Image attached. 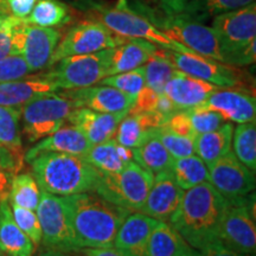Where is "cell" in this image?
<instances>
[{
    "instance_id": "1",
    "label": "cell",
    "mask_w": 256,
    "mask_h": 256,
    "mask_svg": "<svg viewBox=\"0 0 256 256\" xmlns=\"http://www.w3.org/2000/svg\"><path fill=\"white\" fill-rule=\"evenodd\" d=\"M226 206L228 200L206 182L184 191L170 224L192 249L200 250L220 243V223Z\"/></svg>"
},
{
    "instance_id": "2",
    "label": "cell",
    "mask_w": 256,
    "mask_h": 256,
    "mask_svg": "<svg viewBox=\"0 0 256 256\" xmlns=\"http://www.w3.org/2000/svg\"><path fill=\"white\" fill-rule=\"evenodd\" d=\"M78 249L113 247L115 235L130 211L98 194L83 192L62 197Z\"/></svg>"
},
{
    "instance_id": "3",
    "label": "cell",
    "mask_w": 256,
    "mask_h": 256,
    "mask_svg": "<svg viewBox=\"0 0 256 256\" xmlns=\"http://www.w3.org/2000/svg\"><path fill=\"white\" fill-rule=\"evenodd\" d=\"M28 164L40 190L55 196L94 191L100 177V171L80 156L46 152L34 156Z\"/></svg>"
},
{
    "instance_id": "4",
    "label": "cell",
    "mask_w": 256,
    "mask_h": 256,
    "mask_svg": "<svg viewBox=\"0 0 256 256\" xmlns=\"http://www.w3.org/2000/svg\"><path fill=\"white\" fill-rule=\"evenodd\" d=\"M75 6L83 11L92 20L104 24L116 34L126 38H142L154 46L178 51V52L196 54L162 34L148 19L134 10H119L115 6H110L98 0H78Z\"/></svg>"
},
{
    "instance_id": "5",
    "label": "cell",
    "mask_w": 256,
    "mask_h": 256,
    "mask_svg": "<svg viewBox=\"0 0 256 256\" xmlns=\"http://www.w3.org/2000/svg\"><path fill=\"white\" fill-rule=\"evenodd\" d=\"M134 11L148 19L162 34L198 55L224 63V57L212 28L179 14H159L148 6L134 2Z\"/></svg>"
},
{
    "instance_id": "6",
    "label": "cell",
    "mask_w": 256,
    "mask_h": 256,
    "mask_svg": "<svg viewBox=\"0 0 256 256\" xmlns=\"http://www.w3.org/2000/svg\"><path fill=\"white\" fill-rule=\"evenodd\" d=\"M153 178L152 172L132 160L119 172H100L94 191L114 206L130 211H140L152 186Z\"/></svg>"
},
{
    "instance_id": "7",
    "label": "cell",
    "mask_w": 256,
    "mask_h": 256,
    "mask_svg": "<svg viewBox=\"0 0 256 256\" xmlns=\"http://www.w3.org/2000/svg\"><path fill=\"white\" fill-rule=\"evenodd\" d=\"M74 110L76 106L63 92H48L28 101L20 108L23 133L28 142H38L56 132L68 121Z\"/></svg>"
},
{
    "instance_id": "8",
    "label": "cell",
    "mask_w": 256,
    "mask_h": 256,
    "mask_svg": "<svg viewBox=\"0 0 256 256\" xmlns=\"http://www.w3.org/2000/svg\"><path fill=\"white\" fill-rule=\"evenodd\" d=\"M110 56L112 48L87 55L66 57L44 76L55 83L58 89L90 87L110 76Z\"/></svg>"
},
{
    "instance_id": "9",
    "label": "cell",
    "mask_w": 256,
    "mask_h": 256,
    "mask_svg": "<svg viewBox=\"0 0 256 256\" xmlns=\"http://www.w3.org/2000/svg\"><path fill=\"white\" fill-rule=\"evenodd\" d=\"M126 40V37L116 34L98 22H81L70 28L63 38H60L50 60L49 68L66 57L87 55L110 49L122 44Z\"/></svg>"
},
{
    "instance_id": "10",
    "label": "cell",
    "mask_w": 256,
    "mask_h": 256,
    "mask_svg": "<svg viewBox=\"0 0 256 256\" xmlns=\"http://www.w3.org/2000/svg\"><path fill=\"white\" fill-rule=\"evenodd\" d=\"M252 194L254 192L241 200H228L220 223V240L232 250L255 255V200H252Z\"/></svg>"
},
{
    "instance_id": "11",
    "label": "cell",
    "mask_w": 256,
    "mask_h": 256,
    "mask_svg": "<svg viewBox=\"0 0 256 256\" xmlns=\"http://www.w3.org/2000/svg\"><path fill=\"white\" fill-rule=\"evenodd\" d=\"M62 34L54 28H43L28 24L24 19L14 31V55H20L31 72L49 68L57 44Z\"/></svg>"
},
{
    "instance_id": "12",
    "label": "cell",
    "mask_w": 256,
    "mask_h": 256,
    "mask_svg": "<svg viewBox=\"0 0 256 256\" xmlns=\"http://www.w3.org/2000/svg\"><path fill=\"white\" fill-rule=\"evenodd\" d=\"M36 214L42 229L40 243L44 247L62 252H78L62 197L42 191Z\"/></svg>"
},
{
    "instance_id": "13",
    "label": "cell",
    "mask_w": 256,
    "mask_h": 256,
    "mask_svg": "<svg viewBox=\"0 0 256 256\" xmlns=\"http://www.w3.org/2000/svg\"><path fill=\"white\" fill-rule=\"evenodd\" d=\"M162 50L166 58L176 68L194 78L212 83L220 88L235 89L244 84L243 74L236 66L208 58L198 54L178 52L162 48Z\"/></svg>"
},
{
    "instance_id": "14",
    "label": "cell",
    "mask_w": 256,
    "mask_h": 256,
    "mask_svg": "<svg viewBox=\"0 0 256 256\" xmlns=\"http://www.w3.org/2000/svg\"><path fill=\"white\" fill-rule=\"evenodd\" d=\"M215 32L223 57L241 49L256 37V4L223 12L212 18Z\"/></svg>"
},
{
    "instance_id": "15",
    "label": "cell",
    "mask_w": 256,
    "mask_h": 256,
    "mask_svg": "<svg viewBox=\"0 0 256 256\" xmlns=\"http://www.w3.org/2000/svg\"><path fill=\"white\" fill-rule=\"evenodd\" d=\"M209 183L226 200L247 197L255 190V172L249 170L230 151L208 166Z\"/></svg>"
},
{
    "instance_id": "16",
    "label": "cell",
    "mask_w": 256,
    "mask_h": 256,
    "mask_svg": "<svg viewBox=\"0 0 256 256\" xmlns=\"http://www.w3.org/2000/svg\"><path fill=\"white\" fill-rule=\"evenodd\" d=\"M63 94L68 96L76 108H88L100 113H128L136 101L134 96L104 84L68 89Z\"/></svg>"
},
{
    "instance_id": "17",
    "label": "cell",
    "mask_w": 256,
    "mask_h": 256,
    "mask_svg": "<svg viewBox=\"0 0 256 256\" xmlns=\"http://www.w3.org/2000/svg\"><path fill=\"white\" fill-rule=\"evenodd\" d=\"M183 194L184 190L176 183L171 171L160 172L153 178L152 186L140 212L164 222L170 220L177 209Z\"/></svg>"
},
{
    "instance_id": "18",
    "label": "cell",
    "mask_w": 256,
    "mask_h": 256,
    "mask_svg": "<svg viewBox=\"0 0 256 256\" xmlns=\"http://www.w3.org/2000/svg\"><path fill=\"white\" fill-rule=\"evenodd\" d=\"M208 110L220 113L224 119L238 124L255 121V96L244 90L232 88H220L211 94L208 100L200 104Z\"/></svg>"
},
{
    "instance_id": "19",
    "label": "cell",
    "mask_w": 256,
    "mask_h": 256,
    "mask_svg": "<svg viewBox=\"0 0 256 256\" xmlns=\"http://www.w3.org/2000/svg\"><path fill=\"white\" fill-rule=\"evenodd\" d=\"M220 88L212 83L177 70L165 86L162 92L172 101L178 110H185L206 102L208 98Z\"/></svg>"
},
{
    "instance_id": "20",
    "label": "cell",
    "mask_w": 256,
    "mask_h": 256,
    "mask_svg": "<svg viewBox=\"0 0 256 256\" xmlns=\"http://www.w3.org/2000/svg\"><path fill=\"white\" fill-rule=\"evenodd\" d=\"M159 222L142 212L130 214L115 235L113 247L126 256H147V242Z\"/></svg>"
},
{
    "instance_id": "21",
    "label": "cell",
    "mask_w": 256,
    "mask_h": 256,
    "mask_svg": "<svg viewBox=\"0 0 256 256\" xmlns=\"http://www.w3.org/2000/svg\"><path fill=\"white\" fill-rule=\"evenodd\" d=\"M128 113H100L88 108H76L69 114L70 124L84 134L90 145L113 139L118 126Z\"/></svg>"
},
{
    "instance_id": "22",
    "label": "cell",
    "mask_w": 256,
    "mask_h": 256,
    "mask_svg": "<svg viewBox=\"0 0 256 256\" xmlns=\"http://www.w3.org/2000/svg\"><path fill=\"white\" fill-rule=\"evenodd\" d=\"M90 146L92 145L89 144L84 134L82 133V130H80L78 127L72 126V124L66 126L64 124L56 132L43 138L40 142L32 146L26 152L24 159L25 162H28L34 156L46 152L66 153V154L84 156Z\"/></svg>"
},
{
    "instance_id": "23",
    "label": "cell",
    "mask_w": 256,
    "mask_h": 256,
    "mask_svg": "<svg viewBox=\"0 0 256 256\" xmlns=\"http://www.w3.org/2000/svg\"><path fill=\"white\" fill-rule=\"evenodd\" d=\"M57 86L44 75L0 83V106L22 108L37 96L55 92Z\"/></svg>"
},
{
    "instance_id": "24",
    "label": "cell",
    "mask_w": 256,
    "mask_h": 256,
    "mask_svg": "<svg viewBox=\"0 0 256 256\" xmlns=\"http://www.w3.org/2000/svg\"><path fill=\"white\" fill-rule=\"evenodd\" d=\"M166 118L159 113L127 114L118 126L114 139L120 145L136 148L156 133Z\"/></svg>"
},
{
    "instance_id": "25",
    "label": "cell",
    "mask_w": 256,
    "mask_h": 256,
    "mask_svg": "<svg viewBox=\"0 0 256 256\" xmlns=\"http://www.w3.org/2000/svg\"><path fill=\"white\" fill-rule=\"evenodd\" d=\"M0 250L8 256H32L36 246L14 222L8 200L0 202Z\"/></svg>"
},
{
    "instance_id": "26",
    "label": "cell",
    "mask_w": 256,
    "mask_h": 256,
    "mask_svg": "<svg viewBox=\"0 0 256 256\" xmlns=\"http://www.w3.org/2000/svg\"><path fill=\"white\" fill-rule=\"evenodd\" d=\"M156 48L142 38H127L122 44L112 48L110 76L142 66Z\"/></svg>"
},
{
    "instance_id": "27",
    "label": "cell",
    "mask_w": 256,
    "mask_h": 256,
    "mask_svg": "<svg viewBox=\"0 0 256 256\" xmlns=\"http://www.w3.org/2000/svg\"><path fill=\"white\" fill-rule=\"evenodd\" d=\"M84 159L101 174H114L132 162L133 153L132 148L120 145L113 138L107 142L92 145L86 153Z\"/></svg>"
},
{
    "instance_id": "28",
    "label": "cell",
    "mask_w": 256,
    "mask_h": 256,
    "mask_svg": "<svg viewBox=\"0 0 256 256\" xmlns=\"http://www.w3.org/2000/svg\"><path fill=\"white\" fill-rule=\"evenodd\" d=\"M232 124L226 122L215 130L200 134L194 139V153L209 166L232 151Z\"/></svg>"
},
{
    "instance_id": "29",
    "label": "cell",
    "mask_w": 256,
    "mask_h": 256,
    "mask_svg": "<svg viewBox=\"0 0 256 256\" xmlns=\"http://www.w3.org/2000/svg\"><path fill=\"white\" fill-rule=\"evenodd\" d=\"M132 153L134 162L153 174L172 170L174 159L160 142L156 133L140 146L132 148Z\"/></svg>"
},
{
    "instance_id": "30",
    "label": "cell",
    "mask_w": 256,
    "mask_h": 256,
    "mask_svg": "<svg viewBox=\"0 0 256 256\" xmlns=\"http://www.w3.org/2000/svg\"><path fill=\"white\" fill-rule=\"evenodd\" d=\"M191 248L171 224L162 220L152 230L147 242V256H177Z\"/></svg>"
},
{
    "instance_id": "31",
    "label": "cell",
    "mask_w": 256,
    "mask_h": 256,
    "mask_svg": "<svg viewBox=\"0 0 256 256\" xmlns=\"http://www.w3.org/2000/svg\"><path fill=\"white\" fill-rule=\"evenodd\" d=\"M255 0H186L179 16L206 23L223 12L244 8Z\"/></svg>"
},
{
    "instance_id": "32",
    "label": "cell",
    "mask_w": 256,
    "mask_h": 256,
    "mask_svg": "<svg viewBox=\"0 0 256 256\" xmlns=\"http://www.w3.org/2000/svg\"><path fill=\"white\" fill-rule=\"evenodd\" d=\"M176 183L184 191L209 182V170L198 156H188L174 160L171 170Z\"/></svg>"
},
{
    "instance_id": "33",
    "label": "cell",
    "mask_w": 256,
    "mask_h": 256,
    "mask_svg": "<svg viewBox=\"0 0 256 256\" xmlns=\"http://www.w3.org/2000/svg\"><path fill=\"white\" fill-rule=\"evenodd\" d=\"M232 148L235 156L250 171L256 170V124L255 121L238 124L234 128Z\"/></svg>"
},
{
    "instance_id": "34",
    "label": "cell",
    "mask_w": 256,
    "mask_h": 256,
    "mask_svg": "<svg viewBox=\"0 0 256 256\" xmlns=\"http://www.w3.org/2000/svg\"><path fill=\"white\" fill-rule=\"evenodd\" d=\"M142 66L146 86L159 94H162L165 86L178 70L166 58L162 48L159 46Z\"/></svg>"
},
{
    "instance_id": "35",
    "label": "cell",
    "mask_w": 256,
    "mask_h": 256,
    "mask_svg": "<svg viewBox=\"0 0 256 256\" xmlns=\"http://www.w3.org/2000/svg\"><path fill=\"white\" fill-rule=\"evenodd\" d=\"M70 19L69 8L60 0H37L36 5L25 22L43 28H54Z\"/></svg>"
},
{
    "instance_id": "36",
    "label": "cell",
    "mask_w": 256,
    "mask_h": 256,
    "mask_svg": "<svg viewBox=\"0 0 256 256\" xmlns=\"http://www.w3.org/2000/svg\"><path fill=\"white\" fill-rule=\"evenodd\" d=\"M40 198V190L30 174H18L12 182L8 200L12 206L36 210Z\"/></svg>"
},
{
    "instance_id": "37",
    "label": "cell",
    "mask_w": 256,
    "mask_h": 256,
    "mask_svg": "<svg viewBox=\"0 0 256 256\" xmlns=\"http://www.w3.org/2000/svg\"><path fill=\"white\" fill-rule=\"evenodd\" d=\"M19 120L20 108L0 106V145L16 153H23Z\"/></svg>"
},
{
    "instance_id": "38",
    "label": "cell",
    "mask_w": 256,
    "mask_h": 256,
    "mask_svg": "<svg viewBox=\"0 0 256 256\" xmlns=\"http://www.w3.org/2000/svg\"><path fill=\"white\" fill-rule=\"evenodd\" d=\"M24 154L0 145V202L8 200L14 178L24 166Z\"/></svg>"
},
{
    "instance_id": "39",
    "label": "cell",
    "mask_w": 256,
    "mask_h": 256,
    "mask_svg": "<svg viewBox=\"0 0 256 256\" xmlns=\"http://www.w3.org/2000/svg\"><path fill=\"white\" fill-rule=\"evenodd\" d=\"M100 83L104 86H110V87L118 89V90L122 92L124 94L136 98L140 90L146 86L144 66L107 76Z\"/></svg>"
},
{
    "instance_id": "40",
    "label": "cell",
    "mask_w": 256,
    "mask_h": 256,
    "mask_svg": "<svg viewBox=\"0 0 256 256\" xmlns=\"http://www.w3.org/2000/svg\"><path fill=\"white\" fill-rule=\"evenodd\" d=\"M156 136L174 159L194 154V139L196 138L179 136L164 127L158 128Z\"/></svg>"
},
{
    "instance_id": "41",
    "label": "cell",
    "mask_w": 256,
    "mask_h": 256,
    "mask_svg": "<svg viewBox=\"0 0 256 256\" xmlns=\"http://www.w3.org/2000/svg\"><path fill=\"white\" fill-rule=\"evenodd\" d=\"M186 110L188 118H190L192 130H194L196 136L200 134L215 130L223 124H226V119L220 113L208 110L202 106H197V107L190 108Z\"/></svg>"
},
{
    "instance_id": "42",
    "label": "cell",
    "mask_w": 256,
    "mask_h": 256,
    "mask_svg": "<svg viewBox=\"0 0 256 256\" xmlns=\"http://www.w3.org/2000/svg\"><path fill=\"white\" fill-rule=\"evenodd\" d=\"M11 211L14 222L17 223L22 232L26 234L28 238L34 243V246H40L42 242V229L36 211L12 206V204Z\"/></svg>"
},
{
    "instance_id": "43",
    "label": "cell",
    "mask_w": 256,
    "mask_h": 256,
    "mask_svg": "<svg viewBox=\"0 0 256 256\" xmlns=\"http://www.w3.org/2000/svg\"><path fill=\"white\" fill-rule=\"evenodd\" d=\"M31 70L20 55H10L0 60V83L28 78Z\"/></svg>"
},
{
    "instance_id": "44",
    "label": "cell",
    "mask_w": 256,
    "mask_h": 256,
    "mask_svg": "<svg viewBox=\"0 0 256 256\" xmlns=\"http://www.w3.org/2000/svg\"><path fill=\"white\" fill-rule=\"evenodd\" d=\"M159 92L153 90L145 86L139 94L136 96V101L130 107L128 114H142V113H156V107L160 98Z\"/></svg>"
},
{
    "instance_id": "45",
    "label": "cell",
    "mask_w": 256,
    "mask_h": 256,
    "mask_svg": "<svg viewBox=\"0 0 256 256\" xmlns=\"http://www.w3.org/2000/svg\"><path fill=\"white\" fill-rule=\"evenodd\" d=\"M20 20L10 14L0 25V60L14 55V31Z\"/></svg>"
},
{
    "instance_id": "46",
    "label": "cell",
    "mask_w": 256,
    "mask_h": 256,
    "mask_svg": "<svg viewBox=\"0 0 256 256\" xmlns=\"http://www.w3.org/2000/svg\"><path fill=\"white\" fill-rule=\"evenodd\" d=\"M162 127H164L166 130H171V132L176 134H179V136L196 138V134H194V130H192L191 121L186 110H177L174 114L170 115Z\"/></svg>"
},
{
    "instance_id": "47",
    "label": "cell",
    "mask_w": 256,
    "mask_h": 256,
    "mask_svg": "<svg viewBox=\"0 0 256 256\" xmlns=\"http://www.w3.org/2000/svg\"><path fill=\"white\" fill-rule=\"evenodd\" d=\"M256 60V42L255 40L241 49L228 54L224 57V63L232 66H244L252 64Z\"/></svg>"
},
{
    "instance_id": "48",
    "label": "cell",
    "mask_w": 256,
    "mask_h": 256,
    "mask_svg": "<svg viewBox=\"0 0 256 256\" xmlns=\"http://www.w3.org/2000/svg\"><path fill=\"white\" fill-rule=\"evenodd\" d=\"M5 2L10 14L19 19H26L37 0H5Z\"/></svg>"
},
{
    "instance_id": "49",
    "label": "cell",
    "mask_w": 256,
    "mask_h": 256,
    "mask_svg": "<svg viewBox=\"0 0 256 256\" xmlns=\"http://www.w3.org/2000/svg\"><path fill=\"white\" fill-rule=\"evenodd\" d=\"M192 255L194 256H255L250 254H242V252L232 250L226 248L222 243H216V244L209 246V247L200 249H192Z\"/></svg>"
},
{
    "instance_id": "50",
    "label": "cell",
    "mask_w": 256,
    "mask_h": 256,
    "mask_svg": "<svg viewBox=\"0 0 256 256\" xmlns=\"http://www.w3.org/2000/svg\"><path fill=\"white\" fill-rule=\"evenodd\" d=\"M78 252H82L84 256H126L122 252L115 247L104 248H83Z\"/></svg>"
},
{
    "instance_id": "51",
    "label": "cell",
    "mask_w": 256,
    "mask_h": 256,
    "mask_svg": "<svg viewBox=\"0 0 256 256\" xmlns=\"http://www.w3.org/2000/svg\"><path fill=\"white\" fill-rule=\"evenodd\" d=\"M186 0H159L164 14H179L183 11Z\"/></svg>"
},
{
    "instance_id": "52",
    "label": "cell",
    "mask_w": 256,
    "mask_h": 256,
    "mask_svg": "<svg viewBox=\"0 0 256 256\" xmlns=\"http://www.w3.org/2000/svg\"><path fill=\"white\" fill-rule=\"evenodd\" d=\"M38 256H66V252L51 250V249H46V250L42 252Z\"/></svg>"
},
{
    "instance_id": "53",
    "label": "cell",
    "mask_w": 256,
    "mask_h": 256,
    "mask_svg": "<svg viewBox=\"0 0 256 256\" xmlns=\"http://www.w3.org/2000/svg\"><path fill=\"white\" fill-rule=\"evenodd\" d=\"M115 8H119V10H127L128 8V4H127V0H119L115 5Z\"/></svg>"
},
{
    "instance_id": "54",
    "label": "cell",
    "mask_w": 256,
    "mask_h": 256,
    "mask_svg": "<svg viewBox=\"0 0 256 256\" xmlns=\"http://www.w3.org/2000/svg\"><path fill=\"white\" fill-rule=\"evenodd\" d=\"M8 16H10V14H8V12H4L0 10V25L4 23V20L8 17Z\"/></svg>"
},
{
    "instance_id": "55",
    "label": "cell",
    "mask_w": 256,
    "mask_h": 256,
    "mask_svg": "<svg viewBox=\"0 0 256 256\" xmlns=\"http://www.w3.org/2000/svg\"><path fill=\"white\" fill-rule=\"evenodd\" d=\"M177 256H194V255H192V248L185 249L183 252H180V254L177 255Z\"/></svg>"
},
{
    "instance_id": "56",
    "label": "cell",
    "mask_w": 256,
    "mask_h": 256,
    "mask_svg": "<svg viewBox=\"0 0 256 256\" xmlns=\"http://www.w3.org/2000/svg\"><path fill=\"white\" fill-rule=\"evenodd\" d=\"M0 10H2V11L8 12V14H10V12L8 11V8H6L5 0H0Z\"/></svg>"
},
{
    "instance_id": "57",
    "label": "cell",
    "mask_w": 256,
    "mask_h": 256,
    "mask_svg": "<svg viewBox=\"0 0 256 256\" xmlns=\"http://www.w3.org/2000/svg\"><path fill=\"white\" fill-rule=\"evenodd\" d=\"M0 256H5V255H4V252H2V250H0Z\"/></svg>"
},
{
    "instance_id": "58",
    "label": "cell",
    "mask_w": 256,
    "mask_h": 256,
    "mask_svg": "<svg viewBox=\"0 0 256 256\" xmlns=\"http://www.w3.org/2000/svg\"><path fill=\"white\" fill-rule=\"evenodd\" d=\"M66 256H72V255H68V254H66Z\"/></svg>"
}]
</instances>
